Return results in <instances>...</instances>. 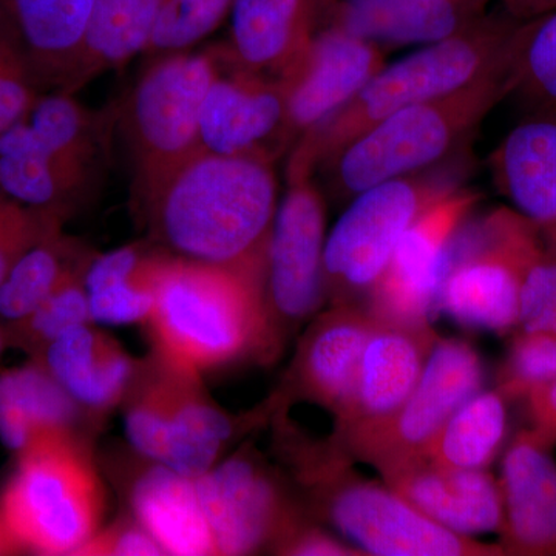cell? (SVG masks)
Wrapping results in <instances>:
<instances>
[{"instance_id": "1", "label": "cell", "mask_w": 556, "mask_h": 556, "mask_svg": "<svg viewBox=\"0 0 556 556\" xmlns=\"http://www.w3.org/2000/svg\"><path fill=\"white\" fill-rule=\"evenodd\" d=\"M277 207L273 160L203 150L138 218L170 254L266 276Z\"/></svg>"}, {"instance_id": "2", "label": "cell", "mask_w": 556, "mask_h": 556, "mask_svg": "<svg viewBox=\"0 0 556 556\" xmlns=\"http://www.w3.org/2000/svg\"><path fill=\"white\" fill-rule=\"evenodd\" d=\"M153 356L201 376L281 354L266 305V276L170 254L144 321Z\"/></svg>"}, {"instance_id": "3", "label": "cell", "mask_w": 556, "mask_h": 556, "mask_svg": "<svg viewBox=\"0 0 556 556\" xmlns=\"http://www.w3.org/2000/svg\"><path fill=\"white\" fill-rule=\"evenodd\" d=\"M277 442L318 518L336 527L353 546L375 556H504L501 544H485L452 532L416 510L387 484L354 471L350 456L332 441H313L276 415Z\"/></svg>"}, {"instance_id": "4", "label": "cell", "mask_w": 556, "mask_h": 556, "mask_svg": "<svg viewBox=\"0 0 556 556\" xmlns=\"http://www.w3.org/2000/svg\"><path fill=\"white\" fill-rule=\"evenodd\" d=\"M517 20L482 16L448 38L428 43L380 70L327 124L295 142L292 155L316 169L348 142L399 110L437 100L477 80L507 72Z\"/></svg>"}, {"instance_id": "5", "label": "cell", "mask_w": 556, "mask_h": 556, "mask_svg": "<svg viewBox=\"0 0 556 556\" xmlns=\"http://www.w3.org/2000/svg\"><path fill=\"white\" fill-rule=\"evenodd\" d=\"M506 94L507 72L495 73L379 121L318 166L324 167L332 197L350 201L382 182L437 166Z\"/></svg>"}, {"instance_id": "6", "label": "cell", "mask_w": 556, "mask_h": 556, "mask_svg": "<svg viewBox=\"0 0 556 556\" xmlns=\"http://www.w3.org/2000/svg\"><path fill=\"white\" fill-rule=\"evenodd\" d=\"M0 497V522L21 551L79 555L100 532L104 485L76 433L42 439L22 452Z\"/></svg>"}, {"instance_id": "7", "label": "cell", "mask_w": 556, "mask_h": 556, "mask_svg": "<svg viewBox=\"0 0 556 556\" xmlns=\"http://www.w3.org/2000/svg\"><path fill=\"white\" fill-rule=\"evenodd\" d=\"M123 404L131 448L189 478L211 470L240 430L273 419L278 408L273 394L248 416H230L207 396L199 376L153 354L139 362Z\"/></svg>"}, {"instance_id": "8", "label": "cell", "mask_w": 556, "mask_h": 556, "mask_svg": "<svg viewBox=\"0 0 556 556\" xmlns=\"http://www.w3.org/2000/svg\"><path fill=\"white\" fill-rule=\"evenodd\" d=\"M217 50L164 54L139 76L119 112L137 217L189 160L203 152L201 105L218 75Z\"/></svg>"}, {"instance_id": "9", "label": "cell", "mask_w": 556, "mask_h": 556, "mask_svg": "<svg viewBox=\"0 0 556 556\" xmlns=\"http://www.w3.org/2000/svg\"><path fill=\"white\" fill-rule=\"evenodd\" d=\"M543 249L535 226L517 211L467 218L450 244L434 316L497 334L517 328L522 280Z\"/></svg>"}, {"instance_id": "10", "label": "cell", "mask_w": 556, "mask_h": 556, "mask_svg": "<svg viewBox=\"0 0 556 556\" xmlns=\"http://www.w3.org/2000/svg\"><path fill=\"white\" fill-rule=\"evenodd\" d=\"M453 189L448 179L413 175L382 182L351 199L325 244L324 285L329 306L365 305L404 233Z\"/></svg>"}, {"instance_id": "11", "label": "cell", "mask_w": 556, "mask_h": 556, "mask_svg": "<svg viewBox=\"0 0 556 556\" xmlns=\"http://www.w3.org/2000/svg\"><path fill=\"white\" fill-rule=\"evenodd\" d=\"M484 365L459 339H439L407 401L387 419L331 439L351 459L376 470L422 457L428 442L464 402L479 393Z\"/></svg>"}, {"instance_id": "12", "label": "cell", "mask_w": 556, "mask_h": 556, "mask_svg": "<svg viewBox=\"0 0 556 556\" xmlns=\"http://www.w3.org/2000/svg\"><path fill=\"white\" fill-rule=\"evenodd\" d=\"M313 167L289 159L288 189L277 207L266 265V305L278 345L327 302L324 285L325 201Z\"/></svg>"}, {"instance_id": "13", "label": "cell", "mask_w": 556, "mask_h": 556, "mask_svg": "<svg viewBox=\"0 0 556 556\" xmlns=\"http://www.w3.org/2000/svg\"><path fill=\"white\" fill-rule=\"evenodd\" d=\"M218 555L274 554L306 521L283 481L254 450L244 448L195 478Z\"/></svg>"}, {"instance_id": "14", "label": "cell", "mask_w": 556, "mask_h": 556, "mask_svg": "<svg viewBox=\"0 0 556 556\" xmlns=\"http://www.w3.org/2000/svg\"><path fill=\"white\" fill-rule=\"evenodd\" d=\"M478 200V193L453 189L413 223L365 300L372 316L399 324L431 321L450 244Z\"/></svg>"}, {"instance_id": "15", "label": "cell", "mask_w": 556, "mask_h": 556, "mask_svg": "<svg viewBox=\"0 0 556 556\" xmlns=\"http://www.w3.org/2000/svg\"><path fill=\"white\" fill-rule=\"evenodd\" d=\"M379 46L338 28L321 27L287 75V144L313 134L383 68Z\"/></svg>"}, {"instance_id": "16", "label": "cell", "mask_w": 556, "mask_h": 556, "mask_svg": "<svg viewBox=\"0 0 556 556\" xmlns=\"http://www.w3.org/2000/svg\"><path fill=\"white\" fill-rule=\"evenodd\" d=\"M201 105L203 149L219 155L276 160L287 152V94L280 79L244 72L223 60Z\"/></svg>"}, {"instance_id": "17", "label": "cell", "mask_w": 556, "mask_h": 556, "mask_svg": "<svg viewBox=\"0 0 556 556\" xmlns=\"http://www.w3.org/2000/svg\"><path fill=\"white\" fill-rule=\"evenodd\" d=\"M378 318L362 303L329 306L314 317L278 388V408L308 402L338 417L350 401L358 362Z\"/></svg>"}, {"instance_id": "18", "label": "cell", "mask_w": 556, "mask_h": 556, "mask_svg": "<svg viewBox=\"0 0 556 556\" xmlns=\"http://www.w3.org/2000/svg\"><path fill=\"white\" fill-rule=\"evenodd\" d=\"M431 321L379 320L369 336L350 401L336 417L334 437L387 419L415 390L439 342Z\"/></svg>"}, {"instance_id": "19", "label": "cell", "mask_w": 556, "mask_h": 556, "mask_svg": "<svg viewBox=\"0 0 556 556\" xmlns=\"http://www.w3.org/2000/svg\"><path fill=\"white\" fill-rule=\"evenodd\" d=\"M98 0H0V31L40 91H67Z\"/></svg>"}, {"instance_id": "20", "label": "cell", "mask_w": 556, "mask_h": 556, "mask_svg": "<svg viewBox=\"0 0 556 556\" xmlns=\"http://www.w3.org/2000/svg\"><path fill=\"white\" fill-rule=\"evenodd\" d=\"M506 555L556 556V463L532 431H519L497 479Z\"/></svg>"}, {"instance_id": "21", "label": "cell", "mask_w": 556, "mask_h": 556, "mask_svg": "<svg viewBox=\"0 0 556 556\" xmlns=\"http://www.w3.org/2000/svg\"><path fill=\"white\" fill-rule=\"evenodd\" d=\"M380 477L416 510L452 532L473 536L501 530L500 484L486 470H447L416 457L386 468Z\"/></svg>"}, {"instance_id": "22", "label": "cell", "mask_w": 556, "mask_h": 556, "mask_svg": "<svg viewBox=\"0 0 556 556\" xmlns=\"http://www.w3.org/2000/svg\"><path fill=\"white\" fill-rule=\"evenodd\" d=\"M493 179L556 254V109H532L493 152Z\"/></svg>"}, {"instance_id": "23", "label": "cell", "mask_w": 556, "mask_h": 556, "mask_svg": "<svg viewBox=\"0 0 556 556\" xmlns=\"http://www.w3.org/2000/svg\"><path fill=\"white\" fill-rule=\"evenodd\" d=\"M320 27L386 46L438 42L484 16V0H317Z\"/></svg>"}, {"instance_id": "24", "label": "cell", "mask_w": 556, "mask_h": 556, "mask_svg": "<svg viewBox=\"0 0 556 556\" xmlns=\"http://www.w3.org/2000/svg\"><path fill=\"white\" fill-rule=\"evenodd\" d=\"M223 60L244 72L280 79L314 39L317 0H233Z\"/></svg>"}, {"instance_id": "25", "label": "cell", "mask_w": 556, "mask_h": 556, "mask_svg": "<svg viewBox=\"0 0 556 556\" xmlns=\"http://www.w3.org/2000/svg\"><path fill=\"white\" fill-rule=\"evenodd\" d=\"M36 362L86 415L100 416L123 404L141 361L108 332L86 324L53 340Z\"/></svg>"}, {"instance_id": "26", "label": "cell", "mask_w": 556, "mask_h": 556, "mask_svg": "<svg viewBox=\"0 0 556 556\" xmlns=\"http://www.w3.org/2000/svg\"><path fill=\"white\" fill-rule=\"evenodd\" d=\"M98 172L40 138L27 119L0 137V190L25 206L70 217Z\"/></svg>"}, {"instance_id": "27", "label": "cell", "mask_w": 556, "mask_h": 556, "mask_svg": "<svg viewBox=\"0 0 556 556\" xmlns=\"http://www.w3.org/2000/svg\"><path fill=\"white\" fill-rule=\"evenodd\" d=\"M142 460L129 486L131 517L155 538L164 555H218L195 478Z\"/></svg>"}, {"instance_id": "28", "label": "cell", "mask_w": 556, "mask_h": 556, "mask_svg": "<svg viewBox=\"0 0 556 556\" xmlns=\"http://www.w3.org/2000/svg\"><path fill=\"white\" fill-rule=\"evenodd\" d=\"M169 255L159 244L141 243L93 255L84 276L93 324H144Z\"/></svg>"}, {"instance_id": "29", "label": "cell", "mask_w": 556, "mask_h": 556, "mask_svg": "<svg viewBox=\"0 0 556 556\" xmlns=\"http://www.w3.org/2000/svg\"><path fill=\"white\" fill-rule=\"evenodd\" d=\"M83 415L38 362L0 375V442L17 455L42 439L76 433Z\"/></svg>"}, {"instance_id": "30", "label": "cell", "mask_w": 556, "mask_h": 556, "mask_svg": "<svg viewBox=\"0 0 556 556\" xmlns=\"http://www.w3.org/2000/svg\"><path fill=\"white\" fill-rule=\"evenodd\" d=\"M164 0H98L68 93L144 53Z\"/></svg>"}, {"instance_id": "31", "label": "cell", "mask_w": 556, "mask_h": 556, "mask_svg": "<svg viewBox=\"0 0 556 556\" xmlns=\"http://www.w3.org/2000/svg\"><path fill=\"white\" fill-rule=\"evenodd\" d=\"M507 399L500 388L468 399L428 442L424 459L447 470H486L506 441Z\"/></svg>"}, {"instance_id": "32", "label": "cell", "mask_w": 556, "mask_h": 556, "mask_svg": "<svg viewBox=\"0 0 556 556\" xmlns=\"http://www.w3.org/2000/svg\"><path fill=\"white\" fill-rule=\"evenodd\" d=\"M93 255L60 232L28 249L0 283V317L20 321L64 281L86 273Z\"/></svg>"}, {"instance_id": "33", "label": "cell", "mask_w": 556, "mask_h": 556, "mask_svg": "<svg viewBox=\"0 0 556 556\" xmlns=\"http://www.w3.org/2000/svg\"><path fill=\"white\" fill-rule=\"evenodd\" d=\"M508 93L556 109V9L518 24L508 43Z\"/></svg>"}, {"instance_id": "34", "label": "cell", "mask_w": 556, "mask_h": 556, "mask_svg": "<svg viewBox=\"0 0 556 556\" xmlns=\"http://www.w3.org/2000/svg\"><path fill=\"white\" fill-rule=\"evenodd\" d=\"M84 276L86 273L68 278L31 314L11 324V340L38 358L53 340L68 329L93 324Z\"/></svg>"}, {"instance_id": "35", "label": "cell", "mask_w": 556, "mask_h": 556, "mask_svg": "<svg viewBox=\"0 0 556 556\" xmlns=\"http://www.w3.org/2000/svg\"><path fill=\"white\" fill-rule=\"evenodd\" d=\"M233 0H164L144 53H181L217 30L232 10Z\"/></svg>"}, {"instance_id": "36", "label": "cell", "mask_w": 556, "mask_h": 556, "mask_svg": "<svg viewBox=\"0 0 556 556\" xmlns=\"http://www.w3.org/2000/svg\"><path fill=\"white\" fill-rule=\"evenodd\" d=\"M67 218L60 212L25 206L0 190V283L28 249L60 232Z\"/></svg>"}, {"instance_id": "37", "label": "cell", "mask_w": 556, "mask_h": 556, "mask_svg": "<svg viewBox=\"0 0 556 556\" xmlns=\"http://www.w3.org/2000/svg\"><path fill=\"white\" fill-rule=\"evenodd\" d=\"M556 379V331L521 332L500 376L508 399L521 397L530 387Z\"/></svg>"}, {"instance_id": "38", "label": "cell", "mask_w": 556, "mask_h": 556, "mask_svg": "<svg viewBox=\"0 0 556 556\" xmlns=\"http://www.w3.org/2000/svg\"><path fill=\"white\" fill-rule=\"evenodd\" d=\"M518 327L521 332L556 331V254L546 248L526 270Z\"/></svg>"}, {"instance_id": "39", "label": "cell", "mask_w": 556, "mask_h": 556, "mask_svg": "<svg viewBox=\"0 0 556 556\" xmlns=\"http://www.w3.org/2000/svg\"><path fill=\"white\" fill-rule=\"evenodd\" d=\"M42 93L21 54L0 31V137L30 116Z\"/></svg>"}, {"instance_id": "40", "label": "cell", "mask_w": 556, "mask_h": 556, "mask_svg": "<svg viewBox=\"0 0 556 556\" xmlns=\"http://www.w3.org/2000/svg\"><path fill=\"white\" fill-rule=\"evenodd\" d=\"M79 555L87 556H152L164 555L163 548L156 543L137 519H119L108 529H100Z\"/></svg>"}, {"instance_id": "41", "label": "cell", "mask_w": 556, "mask_h": 556, "mask_svg": "<svg viewBox=\"0 0 556 556\" xmlns=\"http://www.w3.org/2000/svg\"><path fill=\"white\" fill-rule=\"evenodd\" d=\"M276 555L292 556H362L361 548L353 544L343 543L320 527L313 525L309 519L295 527L287 538L274 548Z\"/></svg>"}, {"instance_id": "42", "label": "cell", "mask_w": 556, "mask_h": 556, "mask_svg": "<svg viewBox=\"0 0 556 556\" xmlns=\"http://www.w3.org/2000/svg\"><path fill=\"white\" fill-rule=\"evenodd\" d=\"M532 420L533 437L547 448L556 445V379L536 383L522 394Z\"/></svg>"}, {"instance_id": "43", "label": "cell", "mask_w": 556, "mask_h": 556, "mask_svg": "<svg viewBox=\"0 0 556 556\" xmlns=\"http://www.w3.org/2000/svg\"><path fill=\"white\" fill-rule=\"evenodd\" d=\"M508 16L517 21H529L540 16L546 0H503Z\"/></svg>"}, {"instance_id": "44", "label": "cell", "mask_w": 556, "mask_h": 556, "mask_svg": "<svg viewBox=\"0 0 556 556\" xmlns=\"http://www.w3.org/2000/svg\"><path fill=\"white\" fill-rule=\"evenodd\" d=\"M16 541L10 535L9 530L0 522V555H11L20 552Z\"/></svg>"}, {"instance_id": "45", "label": "cell", "mask_w": 556, "mask_h": 556, "mask_svg": "<svg viewBox=\"0 0 556 556\" xmlns=\"http://www.w3.org/2000/svg\"><path fill=\"white\" fill-rule=\"evenodd\" d=\"M556 9V0H546L543 5V11L541 14L547 13V11H552Z\"/></svg>"}, {"instance_id": "46", "label": "cell", "mask_w": 556, "mask_h": 556, "mask_svg": "<svg viewBox=\"0 0 556 556\" xmlns=\"http://www.w3.org/2000/svg\"><path fill=\"white\" fill-rule=\"evenodd\" d=\"M2 343H3V338H2V334H0V350H2Z\"/></svg>"}]
</instances>
